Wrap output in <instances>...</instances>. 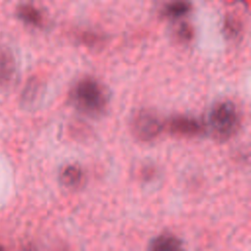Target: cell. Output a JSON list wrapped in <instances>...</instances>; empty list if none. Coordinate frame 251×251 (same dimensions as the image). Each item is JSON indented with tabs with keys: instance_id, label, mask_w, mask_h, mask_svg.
<instances>
[{
	"instance_id": "obj_11",
	"label": "cell",
	"mask_w": 251,
	"mask_h": 251,
	"mask_svg": "<svg viewBox=\"0 0 251 251\" xmlns=\"http://www.w3.org/2000/svg\"><path fill=\"white\" fill-rule=\"evenodd\" d=\"M193 34H194V29L192 25L185 22L179 24L176 29V35L181 41L190 40L193 37Z\"/></svg>"
},
{
	"instance_id": "obj_1",
	"label": "cell",
	"mask_w": 251,
	"mask_h": 251,
	"mask_svg": "<svg viewBox=\"0 0 251 251\" xmlns=\"http://www.w3.org/2000/svg\"><path fill=\"white\" fill-rule=\"evenodd\" d=\"M71 102L79 111L95 115L101 113L108 103V92L96 78L85 76L77 80L70 92Z\"/></svg>"
},
{
	"instance_id": "obj_3",
	"label": "cell",
	"mask_w": 251,
	"mask_h": 251,
	"mask_svg": "<svg viewBox=\"0 0 251 251\" xmlns=\"http://www.w3.org/2000/svg\"><path fill=\"white\" fill-rule=\"evenodd\" d=\"M131 131L142 141L155 139L165 128V123L160 117L149 110H140L131 119Z\"/></svg>"
},
{
	"instance_id": "obj_13",
	"label": "cell",
	"mask_w": 251,
	"mask_h": 251,
	"mask_svg": "<svg viewBox=\"0 0 251 251\" xmlns=\"http://www.w3.org/2000/svg\"><path fill=\"white\" fill-rule=\"evenodd\" d=\"M81 39L85 42V43H96L98 41L101 40V37L98 36L96 33H92V32H84L81 36Z\"/></svg>"
},
{
	"instance_id": "obj_7",
	"label": "cell",
	"mask_w": 251,
	"mask_h": 251,
	"mask_svg": "<svg viewBox=\"0 0 251 251\" xmlns=\"http://www.w3.org/2000/svg\"><path fill=\"white\" fill-rule=\"evenodd\" d=\"M17 15L25 23L34 25L41 26L44 23V16L41 10L33 4L25 3L22 4L17 8Z\"/></svg>"
},
{
	"instance_id": "obj_4",
	"label": "cell",
	"mask_w": 251,
	"mask_h": 251,
	"mask_svg": "<svg viewBox=\"0 0 251 251\" xmlns=\"http://www.w3.org/2000/svg\"><path fill=\"white\" fill-rule=\"evenodd\" d=\"M165 126L172 134L186 137L196 136L204 130L203 125L197 119L183 115L172 117Z\"/></svg>"
},
{
	"instance_id": "obj_2",
	"label": "cell",
	"mask_w": 251,
	"mask_h": 251,
	"mask_svg": "<svg viewBox=\"0 0 251 251\" xmlns=\"http://www.w3.org/2000/svg\"><path fill=\"white\" fill-rule=\"evenodd\" d=\"M240 124V116L233 102L221 100L216 102L208 113L207 125L213 136L219 140L229 138Z\"/></svg>"
},
{
	"instance_id": "obj_6",
	"label": "cell",
	"mask_w": 251,
	"mask_h": 251,
	"mask_svg": "<svg viewBox=\"0 0 251 251\" xmlns=\"http://www.w3.org/2000/svg\"><path fill=\"white\" fill-rule=\"evenodd\" d=\"M16 74V64L10 50L0 48V85H9Z\"/></svg>"
},
{
	"instance_id": "obj_8",
	"label": "cell",
	"mask_w": 251,
	"mask_h": 251,
	"mask_svg": "<svg viewBox=\"0 0 251 251\" xmlns=\"http://www.w3.org/2000/svg\"><path fill=\"white\" fill-rule=\"evenodd\" d=\"M83 179V171L77 165L65 166L60 172V180L68 187L78 186Z\"/></svg>"
},
{
	"instance_id": "obj_9",
	"label": "cell",
	"mask_w": 251,
	"mask_h": 251,
	"mask_svg": "<svg viewBox=\"0 0 251 251\" xmlns=\"http://www.w3.org/2000/svg\"><path fill=\"white\" fill-rule=\"evenodd\" d=\"M191 5L187 1H173L165 4L162 8V15L170 19H177L189 12Z\"/></svg>"
},
{
	"instance_id": "obj_10",
	"label": "cell",
	"mask_w": 251,
	"mask_h": 251,
	"mask_svg": "<svg viewBox=\"0 0 251 251\" xmlns=\"http://www.w3.org/2000/svg\"><path fill=\"white\" fill-rule=\"evenodd\" d=\"M241 21L234 14L227 15L225 22V30L229 37H235L241 30Z\"/></svg>"
},
{
	"instance_id": "obj_5",
	"label": "cell",
	"mask_w": 251,
	"mask_h": 251,
	"mask_svg": "<svg viewBox=\"0 0 251 251\" xmlns=\"http://www.w3.org/2000/svg\"><path fill=\"white\" fill-rule=\"evenodd\" d=\"M148 251H184V247L175 234L162 233L150 242Z\"/></svg>"
},
{
	"instance_id": "obj_12",
	"label": "cell",
	"mask_w": 251,
	"mask_h": 251,
	"mask_svg": "<svg viewBox=\"0 0 251 251\" xmlns=\"http://www.w3.org/2000/svg\"><path fill=\"white\" fill-rule=\"evenodd\" d=\"M36 90H37V83L34 80H30L28 84H26V87L24 91V98L25 100H31L34 98L36 95Z\"/></svg>"
},
{
	"instance_id": "obj_14",
	"label": "cell",
	"mask_w": 251,
	"mask_h": 251,
	"mask_svg": "<svg viewBox=\"0 0 251 251\" xmlns=\"http://www.w3.org/2000/svg\"><path fill=\"white\" fill-rule=\"evenodd\" d=\"M0 251H6V250H5V248L3 246L0 245Z\"/></svg>"
}]
</instances>
